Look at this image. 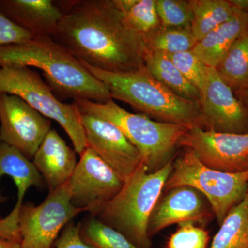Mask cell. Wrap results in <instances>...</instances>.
<instances>
[{"mask_svg":"<svg viewBox=\"0 0 248 248\" xmlns=\"http://www.w3.org/2000/svg\"><path fill=\"white\" fill-rule=\"evenodd\" d=\"M210 248H248V190L222 222Z\"/></svg>","mask_w":248,"mask_h":248,"instance_id":"cell-23","label":"cell"},{"mask_svg":"<svg viewBox=\"0 0 248 248\" xmlns=\"http://www.w3.org/2000/svg\"><path fill=\"white\" fill-rule=\"evenodd\" d=\"M4 176L12 178L17 186V202L14 210L5 217V220L9 224L16 226L27 191L32 186L41 188L46 184L31 160L14 147L0 141V182ZM7 200L0 188V204L4 203Z\"/></svg>","mask_w":248,"mask_h":248,"instance_id":"cell-17","label":"cell"},{"mask_svg":"<svg viewBox=\"0 0 248 248\" xmlns=\"http://www.w3.org/2000/svg\"><path fill=\"white\" fill-rule=\"evenodd\" d=\"M81 112L97 116L120 128L138 148L143 164L155 172L172 162L177 147L190 127L151 120L143 114H134L122 108L113 99L103 103L88 99L73 101Z\"/></svg>","mask_w":248,"mask_h":248,"instance_id":"cell-5","label":"cell"},{"mask_svg":"<svg viewBox=\"0 0 248 248\" xmlns=\"http://www.w3.org/2000/svg\"><path fill=\"white\" fill-rule=\"evenodd\" d=\"M156 8L163 28H187L192 25L190 0H156Z\"/></svg>","mask_w":248,"mask_h":248,"instance_id":"cell-26","label":"cell"},{"mask_svg":"<svg viewBox=\"0 0 248 248\" xmlns=\"http://www.w3.org/2000/svg\"><path fill=\"white\" fill-rule=\"evenodd\" d=\"M172 169V161L156 172H149L141 164L94 217L120 232L138 248H152L148 232L150 217Z\"/></svg>","mask_w":248,"mask_h":248,"instance_id":"cell-4","label":"cell"},{"mask_svg":"<svg viewBox=\"0 0 248 248\" xmlns=\"http://www.w3.org/2000/svg\"><path fill=\"white\" fill-rule=\"evenodd\" d=\"M56 1L63 16L53 39L75 58L115 73L146 66L145 46L125 27L114 0Z\"/></svg>","mask_w":248,"mask_h":248,"instance_id":"cell-1","label":"cell"},{"mask_svg":"<svg viewBox=\"0 0 248 248\" xmlns=\"http://www.w3.org/2000/svg\"><path fill=\"white\" fill-rule=\"evenodd\" d=\"M0 93L17 96L44 117L58 122L69 137L79 156L87 148L79 108L74 102H62L48 84L32 68L0 67Z\"/></svg>","mask_w":248,"mask_h":248,"instance_id":"cell-7","label":"cell"},{"mask_svg":"<svg viewBox=\"0 0 248 248\" xmlns=\"http://www.w3.org/2000/svg\"><path fill=\"white\" fill-rule=\"evenodd\" d=\"M54 246L55 248H96L84 242L80 234V223L73 221L63 228Z\"/></svg>","mask_w":248,"mask_h":248,"instance_id":"cell-30","label":"cell"},{"mask_svg":"<svg viewBox=\"0 0 248 248\" xmlns=\"http://www.w3.org/2000/svg\"><path fill=\"white\" fill-rule=\"evenodd\" d=\"M197 43L191 27H161L143 40L147 53L159 52L166 55L188 51Z\"/></svg>","mask_w":248,"mask_h":248,"instance_id":"cell-24","label":"cell"},{"mask_svg":"<svg viewBox=\"0 0 248 248\" xmlns=\"http://www.w3.org/2000/svg\"><path fill=\"white\" fill-rule=\"evenodd\" d=\"M124 181L91 148L80 155L68 180L71 203L95 217L122 188Z\"/></svg>","mask_w":248,"mask_h":248,"instance_id":"cell-9","label":"cell"},{"mask_svg":"<svg viewBox=\"0 0 248 248\" xmlns=\"http://www.w3.org/2000/svg\"><path fill=\"white\" fill-rule=\"evenodd\" d=\"M114 2L123 15L125 27L143 43L145 37L161 27L156 0H114Z\"/></svg>","mask_w":248,"mask_h":248,"instance_id":"cell-20","label":"cell"},{"mask_svg":"<svg viewBox=\"0 0 248 248\" xmlns=\"http://www.w3.org/2000/svg\"><path fill=\"white\" fill-rule=\"evenodd\" d=\"M80 62L107 86L112 99L127 103L141 114L159 122L202 128L200 102L174 94L155 79L146 66L136 71L115 73Z\"/></svg>","mask_w":248,"mask_h":248,"instance_id":"cell-3","label":"cell"},{"mask_svg":"<svg viewBox=\"0 0 248 248\" xmlns=\"http://www.w3.org/2000/svg\"><path fill=\"white\" fill-rule=\"evenodd\" d=\"M200 93L202 128L217 133H248L246 107L235 97L232 90L221 79L215 68L208 67Z\"/></svg>","mask_w":248,"mask_h":248,"instance_id":"cell-12","label":"cell"},{"mask_svg":"<svg viewBox=\"0 0 248 248\" xmlns=\"http://www.w3.org/2000/svg\"><path fill=\"white\" fill-rule=\"evenodd\" d=\"M179 186H190L200 192L208 201L214 216L221 225L247 193L248 170L232 173L210 169L201 162L193 151L186 148L173 163L172 171L164 190Z\"/></svg>","mask_w":248,"mask_h":248,"instance_id":"cell-6","label":"cell"},{"mask_svg":"<svg viewBox=\"0 0 248 248\" xmlns=\"http://www.w3.org/2000/svg\"><path fill=\"white\" fill-rule=\"evenodd\" d=\"M83 212L71 203L68 181L49 192L37 206L31 202L23 203L18 217L20 248H52L60 232Z\"/></svg>","mask_w":248,"mask_h":248,"instance_id":"cell-8","label":"cell"},{"mask_svg":"<svg viewBox=\"0 0 248 248\" xmlns=\"http://www.w3.org/2000/svg\"><path fill=\"white\" fill-rule=\"evenodd\" d=\"M0 248H20V243L0 238Z\"/></svg>","mask_w":248,"mask_h":248,"instance_id":"cell-32","label":"cell"},{"mask_svg":"<svg viewBox=\"0 0 248 248\" xmlns=\"http://www.w3.org/2000/svg\"><path fill=\"white\" fill-rule=\"evenodd\" d=\"M33 35L15 24L0 11V47L24 43Z\"/></svg>","mask_w":248,"mask_h":248,"instance_id":"cell-29","label":"cell"},{"mask_svg":"<svg viewBox=\"0 0 248 248\" xmlns=\"http://www.w3.org/2000/svg\"><path fill=\"white\" fill-rule=\"evenodd\" d=\"M248 30V14L235 9L229 20L204 36L191 50L204 65L215 68L233 44Z\"/></svg>","mask_w":248,"mask_h":248,"instance_id":"cell-18","label":"cell"},{"mask_svg":"<svg viewBox=\"0 0 248 248\" xmlns=\"http://www.w3.org/2000/svg\"><path fill=\"white\" fill-rule=\"evenodd\" d=\"M192 4V29L197 42L210 31L229 20L235 9L228 0H190Z\"/></svg>","mask_w":248,"mask_h":248,"instance_id":"cell-22","label":"cell"},{"mask_svg":"<svg viewBox=\"0 0 248 248\" xmlns=\"http://www.w3.org/2000/svg\"><path fill=\"white\" fill-rule=\"evenodd\" d=\"M215 69L232 91L248 88V30L233 44Z\"/></svg>","mask_w":248,"mask_h":248,"instance_id":"cell-21","label":"cell"},{"mask_svg":"<svg viewBox=\"0 0 248 248\" xmlns=\"http://www.w3.org/2000/svg\"><path fill=\"white\" fill-rule=\"evenodd\" d=\"M1 216H0V219H1Z\"/></svg>","mask_w":248,"mask_h":248,"instance_id":"cell-33","label":"cell"},{"mask_svg":"<svg viewBox=\"0 0 248 248\" xmlns=\"http://www.w3.org/2000/svg\"><path fill=\"white\" fill-rule=\"evenodd\" d=\"M87 147L123 180L143 164L140 151L115 125L97 116L81 112Z\"/></svg>","mask_w":248,"mask_h":248,"instance_id":"cell-13","label":"cell"},{"mask_svg":"<svg viewBox=\"0 0 248 248\" xmlns=\"http://www.w3.org/2000/svg\"><path fill=\"white\" fill-rule=\"evenodd\" d=\"M235 9L248 14V0H228Z\"/></svg>","mask_w":248,"mask_h":248,"instance_id":"cell-31","label":"cell"},{"mask_svg":"<svg viewBox=\"0 0 248 248\" xmlns=\"http://www.w3.org/2000/svg\"><path fill=\"white\" fill-rule=\"evenodd\" d=\"M0 11L34 37L53 38L63 16L51 0H0Z\"/></svg>","mask_w":248,"mask_h":248,"instance_id":"cell-15","label":"cell"},{"mask_svg":"<svg viewBox=\"0 0 248 248\" xmlns=\"http://www.w3.org/2000/svg\"><path fill=\"white\" fill-rule=\"evenodd\" d=\"M179 145L193 151L210 169L232 173L248 170V133H217L194 126L184 134Z\"/></svg>","mask_w":248,"mask_h":248,"instance_id":"cell-10","label":"cell"},{"mask_svg":"<svg viewBox=\"0 0 248 248\" xmlns=\"http://www.w3.org/2000/svg\"><path fill=\"white\" fill-rule=\"evenodd\" d=\"M3 66L38 68L53 92L64 99L99 103L112 99L107 86L52 37H34L24 43L0 47V67Z\"/></svg>","mask_w":248,"mask_h":248,"instance_id":"cell-2","label":"cell"},{"mask_svg":"<svg viewBox=\"0 0 248 248\" xmlns=\"http://www.w3.org/2000/svg\"><path fill=\"white\" fill-rule=\"evenodd\" d=\"M80 234L84 242L96 248H140L94 217L80 223Z\"/></svg>","mask_w":248,"mask_h":248,"instance_id":"cell-25","label":"cell"},{"mask_svg":"<svg viewBox=\"0 0 248 248\" xmlns=\"http://www.w3.org/2000/svg\"><path fill=\"white\" fill-rule=\"evenodd\" d=\"M208 241V231L194 223H182L170 237L168 248H206Z\"/></svg>","mask_w":248,"mask_h":248,"instance_id":"cell-28","label":"cell"},{"mask_svg":"<svg viewBox=\"0 0 248 248\" xmlns=\"http://www.w3.org/2000/svg\"><path fill=\"white\" fill-rule=\"evenodd\" d=\"M76 152L66 144L55 129L44 139L32 159L49 192L66 184L76 169Z\"/></svg>","mask_w":248,"mask_h":248,"instance_id":"cell-16","label":"cell"},{"mask_svg":"<svg viewBox=\"0 0 248 248\" xmlns=\"http://www.w3.org/2000/svg\"><path fill=\"white\" fill-rule=\"evenodd\" d=\"M0 141L19 150L32 161L51 122L21 98L0 93Z\"/></svg>","mask_w":248,"mask_h":248,"instance_id":"cell-11","label":"cell"},{"mask_svg":"<svg viewBox=\"0 0 248 248\" xmlns=\"http://www.w3.org/2000/svg\"><path fill=\"white\" fill-rule=\"evenodd\" d=\"M167 55L183 76L201 92L205 84L208 67L204 65L192 50Z\"/></svg>","mask_w":248,"mask_h":248,"instance_id":"cell-27","label":"cell"},{"mask_svg":"<svg viewBox=\"0 0 248 248\" xmlns=\"http://www.w3.org/2000/svg\"><path fill=\"white\" fill-rule=\"evenodd\" d=\"M155 207L148 223L150 237L174 224L205 223L214 215L208 201L190 186L166 191Z\"/></svg>","mask_w":248,"mask_h":248,"instance_id":"cell-14","label":"cell"},{"mask_svg":"<svg viewBox=\"0 0 248 248\" xmlns=\"http://www.w3.org/2000/svg\"><path fill=\"white\" fill-rule=\"evenodd\" d=\"M145 63L152 76L174 94L184 99L200 102L199 90L183 76L166 54L150 52L147 53Z\"/></svg>","mask_w":248,"mask_h":248,"instance_id":"cell-19","label":"cell"}]
</instances>
